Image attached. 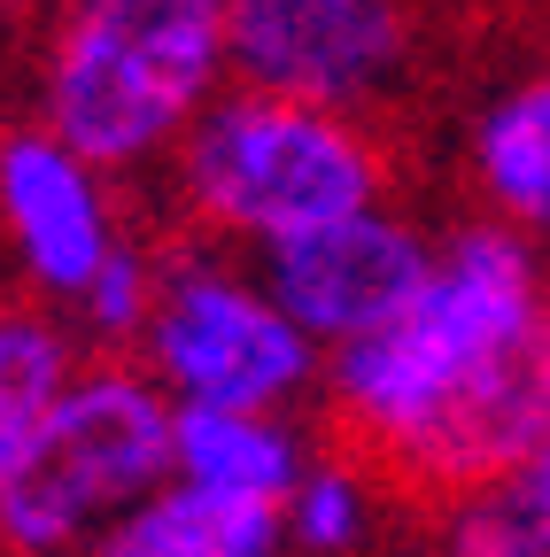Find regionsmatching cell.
I'll return each instance as SVG.
<instances>
[{
  "mask_svg": "<svg viewBox=\"0 0 550 557\" xmlns=\"http://www.w3.org/2000/svg\"><path fill=\"white\" fill-rule=\"evenodd\" d=\"M326 410L403 487L465 496L550 442V278L497 218L450 225L395 325L326 357Z\"/></svg>",
  "mask_w": 550,
  "mask_h": 557,
  "instance_id": "1",
  "label": "cell"
},
{
  "mask_svg": "<svg viewBox=\"0 0 550 557\" xmlns=\"http://www.w3.org/2000/svg\"><path fill=\"white\" fill-rule=\"evenodd\" d=\"M233 86L218 0H78L39 39L32 124L101 178L179 163L186 132Z\"/></svg>",
  "mask_w": 550,
  "mask_h": 557,
  "instance_id": "2",
  "label": "cell"
},
{
  "mask_svg": "<svg viewBox=\"0 0 550 557\" xmlns=\"http://www.w3.org/2000/svg\"><path fill=\"white\" fill-rule=\"evenodd\" d=\"M179 201L225 256H288L388 201V156L357 116L225 86L179 148Z\"/></svg>",
  "mask_w": 550,
  "mask_h": 557,
  "instance_id": "3",
  "label": "cell"
},
{
  "mask_svg": "<svg viewBox=\"0 0 550 557\" xmlns=\"http://www.w3.org/2000/svg\"><path fill=\"white\" fill-rule=\"evenodd\" d=\"M171 442L179 403L140 364H78L16 480L0 487V557H86L124 511L171 487Z\"/></svg>",
  "mask_w": 550,
  "mask_h": 557,
  "instance_id": "4",
  "label": "cell"
},
{
  "mask_svg": "<svg viewBox=\"0 0 550 557\" xmlns=\"http://www.w3.org/2000/svg\"><path fill=\"white\" fill-rule=\"evenodd\" d=\"M132 364L179 410H264V418H288V403H303L326 380L318 341L280 310L264 271H248L225 248H163L156 325Z\"/></svg>",
  "mask_w": 550,
  "mask_h": 557,
  "instance_id": "5",
  "label": "cell"
},
{
  "mask_svg": "<svg viewBox=\"0 0 550 557\" xmlns=\"http://www.w3.org/2000/svg\"><path fill=\"white\" fill-rule=\"evenodd\" d=\"M419 54V24L388 0H241L225 9L233 86L303 101L326 116H357Z\"/></svg>",
  "mask_w": 550,
  "mask_h": 557,
  "instance_id": "6",
  "label": "cell"
},
{
  "mask_svg": "<svg viewBox=\"0 0 550 557\" xmlns=\"http://www.w3.org/2000/svg\"><path fill=\"white\" fill-rule=\"evenodd\" d=\"M124 233L132 225L117 218L109 178L94 163H78L39 124L0 132V248H9V263L32 295L71 310L94 287V271L117 256Z\"/></svg>",
  "mask_w": 550,
  "mask_h": 557,
  "instance_id": "7",
  "label": "cell"
},
{
  "mask_svg": "<svg viewBox=\"0 0 550 557\" xmlns=\"http://www.w3.org/2000/svg\"><path fill=\"white\" fill-rule=\"evenodd\" d=\"M264 287L280 295V310L318 341V357H341V348L372 341L380 325H395L411 310V295L427 287L435 271V240L403 218V209H365V218L333 225L288 256L256 263Z\"/></svg>",
  "mask_w": 550,
  "mask_h": 557,
  "instance_id": "8",
  "label": "cell"
},
{
  "mask_svg": "<svg viewBox=\"0 0 550 557\" xmlns=\"http://www.w3.org/2000/svg\"><path fill=\"white\" fill-rule=\"evenodd\" d=\"M465 171L489 218L520 240L550 233V62L497 86L465 124Z\"/></svg>",
  "mask_w": 550,
  "mask_h": 557,
  "instance_id": "9",
  "label": "cell"
},
{
  "mask_svg": "<svg viewBox=\"0 0 550 557\" xmlns=\"http://www.w3.org/2000/svg\"><path fill=\"white\" fill-rule=\"evenodd\" d=\"M303 472H310V449H303V434L288 426V418H264V410H179L171 480L280 511Z\"/></svg>",
  "mask_w": 550,
  "mask_h": 557,
  "instance_id": "10",
  "label": "cell"
},
{
  "mask_svg": "<svg viewBox=\"0 0 550 557\" xmlns=\"http://www.w3.org/2000/svg\"><path fill=\"white\" fill-rule=\"evenodd\" d=\"M280 511L271 504H233L210 487H156L140 511H124L86 557H280Z\"/></svg>",
  "mask_w": 550,
  "mask_h": 557,
  "instance_id": "11",
  "label": "cell"
},
{
  "mask_svg": "<svg viewBox=\"0 0 550 557\" xmlns=\"http://www.w3.org/2000/svg\"><path fill=\"white\" fill-rule=\"evenodd\" d=\"M78 333L71 318H47L32 302H16L0 318V487L16 480L24 449L39 442L47 410L62 403V387L78 380Z\"/></svg>",
  "mask_w": 550,
  "mask_h": 557,
  "instance_id": "12",
  "label": "cell"
},
{
  "mask_svg": "<svg viewBox=\"0 0 550 557\" xmlns=\"http://www.w3.org/2000/svg\"><path fill=\"white\" fill-rule=\"evenodd\" d=\"M156 295H163V248H148L140 233H124L117 256L94 271V287L71 302V333L94 341L101 357L132 364L140 341H148V325H156Z\"/></svg>",
  "mask_w": 550,
  "mask_h": 557,
  "instance_id": "13",
  "label": "cell"
},
{
  "mask_svg": "<svg viewBox=\"0 0 550 557\" xmlns=\"http://www.w3.org/2000/svg\"><path fill=\"white\" fill-rule=\"evenodd\" d=\"M442 557H550V496L512 472L442 504Z\"/></svg>",
  "mask_w": 550,
  "mask_h": 557,
  "instance_id": "14",
  "label": "cell"
},
{
  "mask_svg": "<svg viewBox=\"0 0 550 557\" xmlns=\"http://www.w3.org/2000/svg\"><path fill=\"white\" fill-rule=\"evenodd\" d=\"M280 534L310 557H350L372 534V465L350 457H310L295 496L280 504Z\"/></svg>",
  "mask_w": 550,
  "mask_h": 557,
  "instance_id": "15",
  "label": "cell"
},
{
  "mask_svg": "<svg viewBox=\"0 0 550 557\" xmlns=\"http://www.w3.org/2000/svg\"><path fill=\"white\" fill-rule=\"evenodd\" d=\"M527 480H535V487H542V496H550V442L535 449V465H527Z\"/></svg>",
  "mask_w": 550,
  "mask_h": 557,
  "instance_id": "16",
  "label": "cell"
},
{
  "mask_svg": "<svg viewBox=\"0 0 550 557\" xmlns=\"http://www.w3.org/2000/svg\"><path fill=\"white\" fill-rule=\"evenodd\" d=\"M9 310H16V302H9V295H0V318H9Z\"/></svg>",
  "mask_w": 550,
  "mask_h": 557,
  "instance_id": "17",
  "label": "cell"
}]
</instances>
